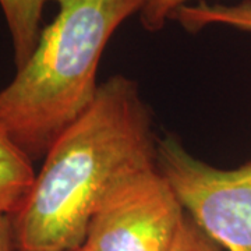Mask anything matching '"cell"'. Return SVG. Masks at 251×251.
<instances>
[{
	"label": "cell",
	"mask_w": 251,
	"mask_h": 251,
	"mask_svg": "<svg viewBox=\"0 0 251 251\" xmlns=\"http://www.w3.org/2000/svg\"><path fill=\"white\" fill-rule=\"evenodd\" d=\"M172 20L188 32H198L208 25H229L251 32V0L237 4H209L201 0L180 7Z\"/></svg>",
	"instance_id": "52a82bcc"
},
{
	"label": "cell",
	"mask_w": 251,
	"mask_h": 251,
	"mask_svg": "<svg viewBox=\"0 0 251 251\" xmlns=\"http://www.w3.org/2000/svg\"><path fill=\"white\" fill-rule=\"evenodd\" d=\"M151 113L137 82L112 75L91 106L44 156L34 184L10 216L17 251H67L84 244L109 190L156 166Z\"/></svg>",
	"instance_id": "6da1fadb"
},
{
	"label": "cell",
	"mask_w": 251,
	"mask_h": 251,
	"mask_svg": "<svg viewBox=\"0 0 251 251\" xmlns=\"http://www.w3.org/2000/svg\"><path fill=\"white\" fill-rule=\"evenodd\" d=\"M186 211L158 166L117 183L91 216L90 251H169Z\"/></svg>",
	"instance_id": "277c9868"
},
{
	"label": "cell",
	"mask_w": 251,
	"mask_h": 251,
	"mask_svg": "<svg viewBox=\"0 0 251 251\" xmlns=\"http://www.w3.org/2000/svg\"><path fill=\"white\" fill-rule=\"evenodd\" d=\"M169 251H225L186 214Z\"/></svg>",
	"instance_id": "ba28073f"
},
{
	"label": "cell",
	"mask_w": 251,
	"mask_h": 251,
	"mask_svg": "<svg viewBox=\"0 0 251 251\" xmlns=\"http://www.w3.org/2000/svg\"><path fill=\"white\" fill-rule=\"evenodd\" d=\"M67 251H90L84 244L82 246H80V247H77V249H73V250H67Z\"/></svg>",
	"instance_id": "8fae6325"
},
{
	"label": "cell",
	"mask_w": 251,
	"mask_h": 251,
	"mask_svg": "<svg viewBox=\"0 0 251 251\" xmlns=\"http://www.w3.org/2000/svg\"><path fill=\"white\" fill-rule=\"evenodd\" d=\"M0 251H17L11 218L0 215Z\"/></svg>",
	"instance_id": "30bf717a"
},
{
	"label": "cell",
	"mask_w": 251,
	"mask_h": 251,
	"mask_svg": "<svg viewBox=\"0 0 251 251\" xmlns=\"http://www.w3.org/2000/svg\"><path fill=\"white\" fill-rule=\"evenodd\" d=\"M191 0H145L140 11V21L145 31L159 32L171 21L172 16Z\"/></svg>",
	"instance_id": "9c48e42d"
},
{
	"label": "cell",
	"mask_w": 251,
	"mask_h": 251,
	"mask_svg": "<svg viewBox=\"0 0 251 251\" xmlns=\"http://www.w3.org/2000/svg\"><path fill=\"white\" fill-rule=\"evenodd\" d=\"M35 176L34 161L0 131V215L11 216L17 211Z\"/></svg>",
	"instance_id": "5b68a950"
},
{
	"label": "cell",
	"mask_w": 251,
	"mask_h": 251,
	"mask_svg": "<svg viewBox=\"0 0 251 251\" xmlns=\"http://www.w3.org/2000/svg\"><path fill=\"white\" fill-rule=\"evenodd\" d=\"M156 166L196 224L225 251H251V161L219 169L166 135L156 144Z\"/></svg>",
	"instance_id": "3957f363"
},
{
	"label": "cell",
	"mask_w": 251,
	"mask_h": 251,
	"mask_svg": "<svg viewBox=\"0 0 251 251\" xmlns=\"http://www.w3.org/2000/svg\"><path fill=\"white\" fill-rule=\"evenodd\" d=\"M50 0H0V9L9 28L16 67L29 59L41 35V21Z\"/></svg>",
	"instance_id": "8992f818"
},
{
	"label": "cell",
	"mask_w": 251,
	"mask_h": 251,
	"mask_svg": "<svg viewBox=\"0 0 251 251\" xmlns=\"http://www.w3.org/2000/svg\"><path fill=\"white\" fill-rule=\"evenodd\" d=\"M57 13L32 54L0 90V131L34 162L90 108L99 62L126 20L145 0H52Z\"/></svg>",
	"instance_id": "7a4b0ae2"
}]
</instances>
